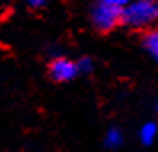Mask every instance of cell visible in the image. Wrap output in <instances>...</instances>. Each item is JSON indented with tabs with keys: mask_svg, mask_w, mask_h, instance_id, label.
Segmentation results:
<instances>
[{
	"mask_svg": "<svg viewBox=\"0 0 158 152\" xmlns=\"http://www.w3.org/2000/svg\"><path fill=\"white\" fill-rule=\"evenodd\" d=\"M123 0H102L93 5L91 8V21L96 29L107 32L114 29L117 23L122 20V13L125 8Z\"/></svg>",
	"mask_w": 158,
	"mask_h": 152,
	"instance_id": "6da1fadb",
	"label": "cell"
},
{
	"mask_svg": "<svg viewBox=\"0 0 158 152\" xmlns=\"http://www.w3.org/2000/svg\"><path fill=\"white\" fill-rule=\"evenodd\" d=\"M122 20L131 27H145L158 21V3L152 0H139V2L125 5Z\"/></svg>",
	"mask_w": 158,
	"mask_h": 152,
	"instance_id": "7a4b0ae2",
	"label": "cell"
},
{
	"mask_svg": "<svg viewBox=\"0 0 158 152\" xmlns=\"http://www.w3.org/2000/svg\"><path fill=\"white\" fill-rule=\"evenodd\" d=\"M50 75L56 82L70 80L77 75V64H73L72 61H69L66 58H58L50 66Z\"/></svg>",
	"mask_w": 158,
	"mask_h": 152,
	"instance_id": "3957f363",
	"label": "cell"
},
{
	"mask_svg": "<svg viewBox=\"0 0 158 152\" xmlns=\"http://www.w3.org/2000/svg\"><path fill=\"white\" fill-rule=\"evenodd\" d=\"M156 131H158V128H156L155 123L148 122L141 128V131H139V138H141V141L144 144H152L153 139L156 138Z\"/></svg>",
	"mask_w": 158,
	"mask_h": 152,
	"instance_id": "277c9868",
	"label": "cell"
},
{
	"mask_svg": "<svg viewBox=\"0 0 158 152\" xmlns=\"http://www.w3.org/2000/svg\"><path fill=\"white\" fill-rule=\"evenodd\" d=\"M144 46L158 59V31H150L144 35Z\"/></svg>",
	"mask_w": 158,
	"mask_h": 152,
	"instance_id": "5b68a950",
	"label": "cell"
},
{
	"mask_svg": "<svg viewBox=\"0 0 158 152\" xmlns=\"http://www.w3.org/2000/svg\"><path fill=\"white\" fill-rule=\"evenodd\" d=\"M122 142H123V135L118 128H110L107 131V135H106V146L107 147L115 149L122 144Z\"/></svg>",
	"mask_w": 158,
	"mask_h": 152,
	"instance_id": "8992f818",
	"label": "cell"
},
{
	"mask_svg": "<svg viewBox=\"0 0 158 152\" xmlns=\"http://www.w3.org/2000/svg\"><path fill=\"white\" fill-rule=\"evenodd\" d=\"M91 69H93V61L89 58H81L77 64V72L86 74V72H91Z\"/></svg>",
	"mask_w": 158,
	"mask_h": 152,
	"instance_id": "52a82bcc",
	"label": "cell"
},
{
	"mask_svg": "<svg viewBox=\"0 0 158 152\" xmlns=\"http://www.w3.org/2000/svg\"><path fill=\"white\" fill-rule=\"evenodd\" d=\"M29 5H31L32 8H39V7H43V5H45V2H42V0H40V2H37V0H31Z\"/></svg>",
	"mask_w": 158,
	"mask_h": 152,
	"instance_id": "ba28073f",
	"label": "cell"
}]
</instances>
